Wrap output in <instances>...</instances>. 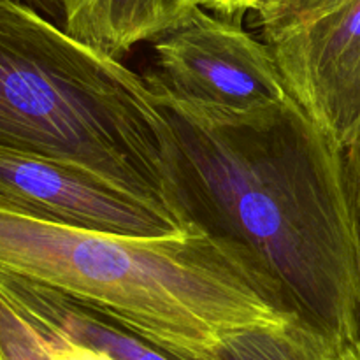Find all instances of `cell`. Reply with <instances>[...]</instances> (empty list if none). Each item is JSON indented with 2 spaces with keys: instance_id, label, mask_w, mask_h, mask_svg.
<instances>
[{
  "instance_id": "obj_9",
  "label": "cell",
  "mask_w": 360,
  "mask_h": 360,
  "mask_svg": "<svg viewBox=\"0 0 360 360\" xmlns=\"http://www.w3.org/2000/svg\"><path fill=\"white\" fill-rule=\"evenodd\" d=\"M338 350L340 345L288 319L231 330L195 360H338Z\"/></svg>"
},
{
  "instance_id": "obj_14",
  "label": "cell",
  "mask_w": 360,
  "mask_h": 360,
  "mask_svg": "<svg viewBox=\"0 0 360 360\" xmlns=\"http://www.w3.org/2000/svg\"><path fill=\"white\" fill-rule=\"evenodd\" d=\"M352 165H354L355 176H357V181H359V178H360V150L354 155V157H352Z\"/></svg>"
},
{
  "instance_id": "obj_10",
  "label": "cell",
  "mask_w": 360,
  "mask_h": 360,
  "mask_svg": "<svg viewBox=\"0 0 360 360\" xmlns=\"http://www.w3.org/2000/svg\"><path fill=\"white\" fill-rule=\"evenodd\" d=\"M4 292L23 311L9 309L0 315V360H116L101 348L79 343L46 323L6 288Z\"/></svg>"
},
{
  "instance_id": "obj_8",
  "label": "cell",
  "mask_w": 360,
  "mask_h": 360,
  "mask_svg": "<svg viewBox=\"0 0 360 360\" xmlns=\"http://www.w3.org/2000/svg\"><path fill=\"white\" fill-rule=\"evenodd\" d=\"M0 283L35 316L79 343L101 348L112 359L178 360L144 338L116 323L115 320L98 313L97 309L88 308L55 288L2 271H0Z\"/></svg>"
},
{
  "instance_id": "obj_7",
  "label": "cell",
  "mask_w": 360,
  "mask_h": 360,
  "mask_svg": "<svg viewBox=\"0 0 360 360\" xmlns=\"http://www.w3.org/2000/svg\"><path fill=\"white\" fill-rule=\"evenodd\" d=\"M63 30L90 48L122 60L134 46L155 41L204 0H60Z\"/></svg>"
},
{
  "instance_id": "obj_2",
  "label": "cell",
  "mask_w": 360,
  "mask_h": 360,
  "mask_svg": "<svg viewBox=\"0 0 360 360\" xmlns=\"http://www.w3.org/2000/svg\"><path fill=\"white\" fill-rule=\"evenodd\" d=\"M0 271L62 292L178 360L224 334L294 319L245 248L199 225L167 236L88 231L0 200Z\"/></svg>"
},
{
  "instance_id": "obj_15",
  "label": "cell",
  "mask_w": 360,
  "mask_h": 360,
  "mask_svg": "<svg viewBox=\"0 0 360 360\" xmlns=\"http://www.w3.org/2000/svg\"><path fill=\"white\" fill-rule=\"evenodd\" d=\"M359 190H360V178H359Z\"/></svg>"
},
{
  "instance_id": "obj_4",
  "label": "cell",
  "mask_w": 360,
  "mask_h": 360,
  "mask_svg": "<svg viewBox=\"0 0 360 360\" xmlns=\"http://www.w3.org/2000/svg\"><path fill=\"white\" fill-rule=\"evenodd\" d=\"M253 11L288 94L352 160L360 150V0H259Z\"/></svg>"
},
{
  "instance_id": "obj_11",
  "label": "cell",
  "mask_w": 360,
  "mask_h": 360,
  "mask_svg": "<svg viewBox=\"0 0 360 360\" xmlns=\"http://www.w3.org/2000/svg\"><path fill=\"white\" fill-rule=\"evenodd\" d=\"M259 0H204V9L214 14L241 21L248 11L255 9Z\"/></svg>"
},
{
  "instance_id": "obj_12",
  "label": "cell",
  "mask_w": 360,
  "mask_h": 360,
  "mask_svg": "<svg viewBox=\"0 0 360 360\" xmlns=\"http://www.w3.org/2000/svg\"><path fill=\"white\" fill-rule=\"evenodd\" d=\"M23 2L28 4L30 7H34V9L39 11L41 14H44V16L49 18L51 21H55V23L62 25L63 9L60 0H23Z\"/></svg>"
},
{
  "instance_id": "obj_6",
  "label": "cell",
  "mask_w": 360,
  "mask_h": 360,
  "mask_svg": "<svg viewBox=\"0 0 360 360\" xmlns=\"http://www.w3.org/2000/svg\"><path fill=\"white\" fill-rule=\"evenodd\" d=\"M0 200L56 224L123 236H167L195 224L94 172L0 148Z\"/></svg>"
},
{
  "instance_id": "obj_13",
  "label": "cell",
  "mask_w": 360,
  "mask_h": 360,
  "mask_svg": "<svg viewBox=\"0 0 360 360\" xmlns=\"http://www.w3.org/2000/svg\"><path fill=\"white\" fill-rule=\"evenodd\" d=\"M338 360H360V333L348 343L340 345Z\"/></svg>"
},
{
  "instance_id": "obj_5",
  "label": "cell",
  "mask_w": 360,
  "mask_h": 360,
  "mask_svg": "<svg viewBox=\"0 0 360 360\" xmlns=\"http://www.w3.org/2000/svg\"><path fill=\"white\" fill-rule=\"evenodd\" d=\"M151 42V90L200 112L248 118L290 97L273 53L241 21L197 7Z\"/></svg>"
},
{
  "instance_id": "obj_3",
  "label": "cell",
  "mask_w": 360,
  "mask_h": 360,
  "mask_svg": "<svg viewBox=\"0 0 360 360\" xmlns=\"http://www.w3.org/2000/svg\"><path fill=\"white\" fill-rule=\"evenodd\" d=\"M0 148L86 169L188 221L146 77L23 0H0Z\"/></svg>"
},
{
  "instance_id": "obj_1",
  "label": "cell",
  "mask_w": 360,
  "mask_h": 360,
  "mask_svg": "<svg viewBox=\"0 0 360 360\" xmlns=\"http://www.w3.org/2000/svg\"><path fill=\"white\" fill-rule=\"evenodd\" d=\"M153 91V90H151ZM179 206L245 246L292 316L334 345L360 333V190L350 155L297 102L213 116L157 94Z\"/></svg>"
}]
</instances>
